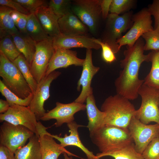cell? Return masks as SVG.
<instances>
[{
  "label": "cell",
  "mask_w": 159,
  "mask_h": 159,
  "mask_svg": "<svg viewBox=\"0 0 159 159\" xmlns=\"http://www.w3.org/2000/svg\"><path fill=\"white\" fill-rule=\"evenodd\" d=\"M145 42L140 37L132 47L127 46L124 58L120 61L122 69L115 82L117 94L128 99H136L138 90L144 82L139 78L140 67L144 62H150V54H144Z\"/></svg>",
  "instance_id": "6da1fadb"
},
{
  "label": "cell",
  "mask_w": 159,
  "mask_h": 159,
  "mask_svg": "<svg viewBox=\"0 0 159 159\" xmlns=\"http://www.w3.org/2000/svg\"><path fill=\"white\" fill-rule=\"evenodd\" d=\"M130 100L117 94L107 98L101 107V110L105 114V124L128 130L136 111Z\"/></svg>",
  "instance_id": "7a4b0ae2"
},
{
  "label": "cell",
  "mask_w": 159,
  "mask_h": 159,
  "mask_svg": "<svg viewBox=\"0 0 159 159\" xmlns=\"http://www.w3.org/2000/svg\"><path fill=\"white\" fill-rule=\"evenodd\" d=\"M90 136L93 143L102 153L115 149L133 141L128 130L106 125Z\"/></svg>",
  "instance_id": "3957f363"
},
{
  "label": "cell",
  "mask_w": 159,
  "mask_h": 159,
  "mask_svg": "<svg viewBox=\"0 0 159 159\" xmlns=\"http://www.w3.org/2000/svg\"><path fill=\"white\" fill-rule=\"evenodd\" d=\"M0 76L7 87L19 97L25 99L32 93L18 68L0 51Z\"/></svg>",
  "instance_id": "277c9868"
},
{
  "label": "cell",
  "mask_w": 159,
  "mask_h": 159,
  "mask_svg": "<svg viewBox=\"0 0 159 159\" xmlns=\"http://www.w3.org/2000/svg\"><path fill=\"white\" fill-rule=\"evenodd\" d=\"M133 12L130 11L120 15L110 13L107 19L102 41L108 44L115 54L120 50L117 41L122 34L130 29L133 24Z\"/></svg>",
  "instance_id": "5b68a950"
},
{
  "label": "cell",
  "mask_w": 159,
  "mask_h": 159,
  "mask_svg": "<svg viewBox=\"0 0 159 159\" xmlns=\"http://www.w3.org/2000/svg\"><path fill=\"white\" fill-rule=\"evenodd\" d=\"M138 94L141 98L142 102L140 107L136 110L135 117L145 124L152 122L159 124V90L143 83Z\"/></svg>",
  "instance_id": "8992f818"
},
{
  "label": "cell",
  "mask_w": 159,
  "mask_h": 159,
  "mask_svg": "<svg viewBox=\"0 0 159 159\" xmlns=\"http://www.w3.org/2000/svg\"><path fill=\"white\" fill-rule=\"evenodd\" d=\"M35 134L26 127L4 121L0 127V145L6 147L14 153L25 145Z\"/></svg>",
  "instance_id": "52a82bcc"
},
{
  "label": "cell",
  "mask_w": 159,
  "mask_h": 159,
  "mask_svg": "<svg viewBox=\"0 0 159 159\" xmlns=\"http://www.w3.org/2000/svg\"><path fill=\"white\" fill-rule=\"evenodd\" d=\"M132 19L133 24L131 27L117 41L120 49L125 45L133 46L143 34L154 30L151 15L148 8H143L133 14Z\"/></svg>",
  "instance_id": "ba28073f"
},
{
  "label": "cell",
  "mask_w": 159,
  "mask_h": 159,
  "mask_svg": "<svg viewBox=\"0 0 159 159\" xmlns=\"http://www.w3.org/2000/svg\"><path fill=\"white\" fill-rule=\"evenodd\" d=\"M71 10L91 32L95 33L102 16L100 0H74Z\"/></svg>",
  "instance_id": "9c48e42d"
},
{
  "label": "cell",
  "mask_w": 159,
  "mask_h": 159,
  "mask_svg": "<svg viewBox=\"0 0 159 159\" xmlns=\"http://www.w3.org/2000/svg\"><path fill=\"white\" fill-rule=\"evenodd\" d=\"M54 51L52 38L51 37L37 43L35 52L30 67L38 84L45 76Z\"/></svg>",
  "instance_id": "30bf717a"
},
{
  "label": "cell",
  "mask_w": 159,
  "mask_h": 159,
  "mask_svg": "<svg viewBox=\"0 0 159 159\" xmlns=\"http://www.w3.org/2000/svg\"><path fill=\"white\" fill-rule=\"evenodd\" d=\"M128 129L136 151L141 154L150 142L159 135V124H144L135 116L131 120Z\"/></svg>",
  "instance_id": "8fae6325"
},
{
  "label": "cell",
  "mask_w": 159,
  "mask_h": 159,
  "mask_svg": "<svg viewBox=\"0 0 159 159\" xmlns=\"http://www.w3.org/2000/svg\"><path fill=\"white\" fill-rule=\"evenodd\" d=\"M1 122L6 121L15 125H21L26 127L38 136L37 121L35 114L28 106L13 104L8 110L0 114ZM39 137V136H38Z\"/></svg>",
  "instance_id": "7c38bea8"
},
{
  "label": "cell",
  "mask_w": 159,
  "mask_h": 159,
  "mask_svg": "<svg viewBox=\"0 0 159 159\" xmlns=\"http://www.w3.org/2000/svg\"><path fill=\"white\" fill-rule=\"evenodd\" d=\"M61 74L59 71H54L43 78L38 84L35 92L28 107L35 114L39 121L44 116L46 111L44 108L45 101L50 96L49 88L52 81Z\"/></svg>",
  "instance_id": "4fadbf2b"
},
{
  "label": "cell",
  "mask_w": 159,
  "mask_h": 159,
  "mask_svg": "<svg viewBox=\"0 0 159 159\" xmlns=\"http://www.w3.org/2000/svg\"><path fill=\"white\" fill-rule=\"evenodd\" d=\"M56 105L54 108L46 112L40 120L46 121L55 119L56 121L54 125L56 127L74 121V115L76 113L86 110V105L74 101L67 104L57 102Z\"/></svg>",
  "instance_id": "5bb4252c"
},
{
  "label": "cell",
  "mask_w": 159,
  "mask_h": 159,
  "mask_svg": "<svg viewBox=\"0 0 159 159\" xmlns=\"http://www.w3.org/2000/svg\"><path fill=\"white\" fill-rule=\"evenodd\" d=\"M82 67V74L77 86L78 91H80L81 87L82 90L80 94L74 101L84 104L86 102L88 96L93 92L91 85L92 81L100 69L99 67L95 66L93 64L91 49H86V57Z\"/></svg>",
  "instance_id": "9a60e30c"
},
{
  "label": "cell",
  "mask_w": 159,
  "mask_h": 159,
  "mask_svg": "<svg viewBox=\"0 0 159 159\" xmlns=\"http://www.w3.org/2000/svg\"><path fill=\"white\" fill-rule=\"evenodd\" d=\"M47 128L41 123L38 128L42 159H58L61 154L64 153H67L69 156L78 157L57 143L50 134L47 131Z\"/></svg>",
  "instance_id": "2e32d148"
},
{
  "label": "cell",
  "mask_w": 159,
  "mask_h": 159,
  "mask_svg": "<svg viewBox=\"0 0 159 159\" xmlns=\"http://www.w3.org/2000/svg\"><path fill=\"white\" fill-rule=\"evenodd\" d=\"M55 49H70L74 48H82L98 50L100 46L96 43L93 38L85 36H67L60 34L52 39Z\"/></svg>",
  "instance_id": "e0dca14e"
},
{
  "label": "cell",
  "mask_w": 159,
  "mask_h": 159,
  "mask_svg": "<svg viewBox=\"0 0 159 159\" xmlns=\"http://www.w3.org/2000/svg\"><path fill=\"white\" fill-rule=\"evenodd\" d=\"M84 59H81L77 56L75 51L70 49H55L54 54L49 62L46 76L60 68H66L74 65L82 66Z\"/></svg>",
  "instance_id": "ac0fdd59"
},
{
  "label": "cell",
  "mask_w": 159,
  "mask_h": 159,
  "mask_svg": "<svg viewBox=\"0 0 159 159\" xmlns=\"http://www.w3.org/2000/svg\"><path fill=\"white\" fill-rule=\"evenodd\" d=\"M46 33L52 39L61 34L58 17L48 5L39 8L35 13Z\"/></svg>",
  "instance_id": "d6986e66"
},
{
  "label": "cell",
  "mask_w": 159,
  "mask_h": 159,
  "mask_svg": "<svg viewBox=\"0 0 159 159\" xmlns=\"http://www.w3.org/2000/svg\"><path fill=\"white\" fill-rule=\"evenodd\" d=\"M67 125L69 129L70 133L69 135L66 134L63 137L51 134L50 135L54 138L59 141L60 143V144L63 147L65 148L69 146H76L80 148L85 153L87 157V159H97L96 155L85 147L80 139L78 132V128L84 126L78 124L74 121L67 124Z\"/></svg>",
  "instance_id": "ffe728a7"
},
{
  "label": "cell",
  "mask_w": 159,
  "mask_h": 159,
  "mask_svg": "<svg viewBox=\"0 0 159 159\" xmlns=\"http://www.w3.org/2000/svg\"><path fill=\"white\" fill-rule=\"evenodd\" d=\"M58 23L61 33L63 34L87 36V27L72 11L59 18Z\"/></svg>",
  "instance_id": "44dd1931"
},
{
  "label": "cell",
  "mask_w": 159,
  "mask_h": 159,
  "mask_svg": "<svg viewBox=\"0 0 159 159\" xmlns=\"http://www.w3.org/2000/svg\"><path fill=\"white\" fill-rule=\"evenodd\" d=\"M86 102V110L88 120L87 127L89 129L90 135L105 125V114L97 107L93 92L88 96Z\"/></svg>",
  "instance_id": "7402d4cb"
},
{
  "label": "cell",
  "mask_w": 159,
  "mask_h": 159,
  "mask_svg": "<svg viewBox=\"0 0 159 159\" xmlns=\"http://www.w3.org/2000/svg\"><path fill=\"white\" fill-rule=\"evenodd\" d=\"M11 36L18 49L30 65L35 52L37 42L27 33L20 32Z\"/></svg>",
  "instance_id": "603a6c76"
},
{
  "label": "cell",
  "mask_w": 159,
  "mask_h": 159,
  "mask_svg": "<svg viewBox=\"0 0 159 159\" xmlns=\"http://www.w3.org/2000/svg\"><path fill=\"white\" fill-rule=\"evenodd\" d=\"M27 144L15 152L16 159H42L39 137L34 134Z\"/></svg>",
  "instance_id": "cb8c5ba5"
},
{
  "label": "cell",
  "mask_w": 159,
  "mask_h": 159,
  "mask_svg": "<svg viewBox=\"0 0 159 159\" xmlns=\"http://www.w3.org/2000/svg\"><path fill=\"white\" fill-rule=\"evenodd\" d=\"M95 155L97 159L106 156L115 159H144L142 154L136 151L133 142L110 151L97 153Z\"/></svg>",
  "instance_id": "d4e9b609"
},
{
  "label": "cell",
  "mask_w": 159,
  "mask_h": 159,
  "mask_svg": "<svg viewBox=\"0 0 159 159\" xmlns=\"http://www.w3.org/2000/svg\"><path fill=\"white\" fill-rule=\"evenodd\" d=\"M13 10L7 6H0V39L20 32L16 27L11 16Z\"/></svg>",
  "instance_id": "484cf974"
},
{
  "label": "cell",
  "mask_w": 159,
  "mask_h": 159,
  "mask_svg": "<svg viewBox=\"0 0 159 159\" xmlns=\"http://www.w3.org/2000/svg\"><path fill=\"white\" fill-rule=\"evenodd\" d=\"M26 31L37 42L51 38L45 32L34 13L28 15Z\"/></svg>",
  "instance_id": "4316f807"
},
{
  "label": "cell",
  "mask_w": 159,
  "mask_h": 159,
  "mask_svg": "<svg viewBox=\"0 0 159 159\" xmlns=\"http://www.w3.org/2000/svg\"><path fill=\"white\" fill-rule=\"evenodd\" d=\"M149 53L151 68L144 79V84L159 90V50L153 51Z\"/></svg>",
  "instance_id": "83f0119b"
},
{
  "label": "cell",
  "mask_w": 159,
  "mask_h": 159,
  "mask_svg": "<svg viewBox=\"0 0 159 159\" xmlns=\"http://www.w3.org/2000/svg\"><path fill=\"white\" fill-rule=\"evenodd\" d=\"M13 62L19 69L34 94L36 90L38 83L32 72L30 65L24 56L21 54Z\"/></svg>",
  "instance_id": "f1b7e54d"
},
{
  "label": "cell",
  "mask_w": 159,
  "mask_h": 159,
  "mask_svg": "<svg viewBox=\"0 0 159 159\" xmlns=\"http://www.w3.org/2000/svg\"><path fill=\"white\" fill-rule=\"evenodd\" d=\"M0 51L12 62L21 54L18 49L11 35L0 39Z\"/></svg>",
  "instance_id": "f546056e"
},
{
  "label": "cell",
  "mask_w": 159,
  "mask_h": 159,
  "mask_svg": "<svg viewBox=\"0 0 159 159\" xmlns=\"http://www.w3.org/2000/svg\"><path fill=\"white\" fill-rule=\"evenodd\" d=\"M0 92L2 95L6 98L10 106L15 104L28 107L33 96V93H32L25 99L19 97L7 88L1 80H0Z\"/></svg>",
  "instance_id": "4dcf8cb0"
},
{
  "label": "cell",
  "mask_w": 159,
  "mask_h": 159,
  "mask_svg": "<svg viewBox=\"0 0 159 159\" xmlns=\"http://www.w3.org/2000/svg\"><path fill=\"white\" fill-rule=\"evenodd\" d=\"M72 3L69 0H51L48 6L59 18L72 11Z\"/></svg>",
  "instance_id": "1f68e13d"
},
{
  "label": "cell",
  "mask_w": 159,
  "mask_h": 159,
  "mask_svg": "<svg viewBox=\"0 0 159 159\" xmlns=\"http://www.w3.org/2000/svg\"><path fill=\"white\" fill-rule=\"evenodd\" d=\"M136 0H112L110 9V13L120 15L130 11L135 6Z\"/></svg>",
  "instance_id": "d6a6232c"
},
{
  "label": "cell",
  "mask_w": 159,
  "mask_h": 159,
  "mask_svg": "<svg viewBox=\"0 0 159 159\" xmlns=\"http://www.w3.org/2000/svg\"><path fill=\"white\" fill-rule=\"evenodd\" d=\"M141 37L145 42L144 51L159 50V31L153 30L144 34Z\"/></svg>",
  "instance_id": "836d02e7"
},
{
  "label": "cell",
  "mask_w": 159,
  "mask_h": 159,
  "mask_svg": "<svg viewBox=\"0 0 159 159\" xmlns=\"http://www.w3.org/2000/svg\"><path fill=\"white\" fill-rule=\"evenodd\" d=\"M142 154L144 159H159V135L150 142Z\"/></svg>",
  "instance_id": "e575fe53"
},
{
  "label": "cell",
  "mask_w": 159,
  "mask_h": 159,
  "mask_svg": "<svg viewBox=\"0 0 159 159\" xmlns=\"http://www.w3.org/2000/svg\"><path fill=\"white\" fill-rule=\"evenodd\" d=\"M11 16L16 27L19 32L22 33H26V26L28 15L13 10Z\"/></svg>",
  "instance_id": "d590c367"
},
{
  "label": "cell",
  "mask_w": 159,
  "mask_h": 159,
  "mask_svg": "<svg viewBox=\"0 0 159 159\" xmlns=\"http://www.w3.org/2000/svg\"><path fill=\"white\" fill-rule=\"evenodd\" d=\"M94 40L102 48V57L104 61L106 63H111L116 60L115 54L109 45L102 42L101 39L94 38Z\"/></svg>",
  "instance_id": "8d00e7d4"
},
{
  "label": "cell",
  "mask_w": 159,
  "mask_h": 159,
  "mask_svg": "<svg viewBox=\"0 0 159 159\" xmlns=\"http://www.w3.org/2000/svg\"><path fill=\"white\" fill-rule=\"evenodd\" d=\"M20 4L30 14L35 13L41 6L48 5L47 1L44 0H14Z\"/></svg>",
  "instance_id": "74e56055"
},
{
  "label": "cell",
  "mask_w": 159,
  "mask_h": 159,
  "mask_svg": "<svg viewBox=\"0 0 159 159\" xmlns=\"http://www.w3.org/2000/svg\"><path fill=\"white\" fill-rule=\"evenodd\" d=\"M149 12L154 19V30L159 31V0H154L148 8Z\"/></svg>",
  "instance_id": "f35d334b"
},
{
  "label": "cell",
  "mask_w": 159,
  "mask_h": 159,
  "mask_svg": "<svg viewBox=\"0 0 159 159\" xmlns=\"http://www.w3.org/2000/svg\"><path fill=\"white\" fill-rule=\"evenodd\" d=\"M0 5L8 7L21 13L29 15L30 13L20 4L14 0H0Z\"/></svg>",
  "instance_id": "ab89813d"
},
{
  "label": "cell",
  "mask_w": 159,
  "mask_h": 159,
  "mask_svg": "<svg viewBox=\"0 0 159 159\" xmlns=\"http://www.w3.org/2000/svg\"><path fill=\"white\" fill-rule=\"evenodd\" d=\"M112 0H100L102 17L104 19H107L110 14V9Z\"/></svg>",
  "instance_id": "60d3db41"
},
{
  "label": "cell",
  "mask_w": 159,
  "mask_h": 159,
  "mask_svg": "<svg viewBox=\"0 0 159 159\" xmlns=\"http://www.w3.org/2000/svg\"><path fill=\"white\" fill-rule=\"evenodd\" d=\"M0 159H16L14 153L7 148L0 145Z\"/></svg>",
  "instance_id": "b9f144b4"
},
{
  "label": "cell",
  "mask_w": 159,
  "mask_h": 159,
  "mask_svg": "<svg viewBox=\"0 0 159 159\" xmlns=\"http://www.w3.org/2000/svg\"><path fill=\"white\" fill-rule=\"evenodd\" d=\"M10 105L6 100L0 99V113L3 114L6 112L10 107Z\"/></svg>",
  "instance_id": "7bdbcfd3"
},
{
  "label": "cell",
  "mask_w": 159,
  "mask_h": 159,
  "mask_svg": "<svg viewBox=\"0 0 159 159\" xmlns=\"http://www.w3.org/2000/svg\"><path fill=\"white\" fill-rule=\"evenodd\" d=\"M63 154L64 159H73L72 157H69L66 153H64Z\"/></svg>",
  "instance_id": "ee69618b"
},
{
  "label": "cell",
  "mask_w": 159,
  "mask_h": 159,
  "mask_svg": "<svg viewBox=\"0 0 159 159\" xmlns=\"http://www.w3.org/2000/svg\"><path fill=\"white\" fill-rule=\"evenodd\" d=\"M158 107L159 108V99L158 102Z\"/></svg>",
  "instance_id": "f6af8a7d"
},
{
  "label": "cell",
  "mask_w": 159,
  "mask_h": 159,
  "mask_svg": "<svg viewBox=\"0 0 159 159\" xmlns=\"http://www.w3.org/2000/svg\"></svg>",
  "instance_id": "bcb514c9"
}]
</instances>
